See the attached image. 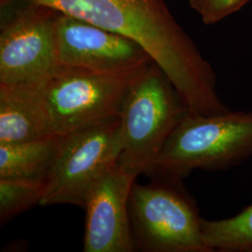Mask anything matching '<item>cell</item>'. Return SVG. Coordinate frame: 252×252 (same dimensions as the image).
Here are the masks:
<instances>
[{
  "label": "cell",
  "mask_w": 252,
  "mask_h": 252,
  "mask_svg": "<svg viewBox=\"0 0 252 252\" xmlns=\"http://www.w3.org/2000/svg\"><path fill=\"white\" fill-rule=\"evenodd\" d=\"M14 1L43 4L135 40L169 78L191 113L230 110L217 93L212 66L163 0H0V5Z\"/></svg>",
  "instance_id": "obj_1"
},
{
  "label": "cell",
  "mask_w": 252,
  "mask_h": 252,
  "mask_svg": "<svg viewBox=\"0 0 252 252\" xmlns=\"http://www.w3.org/2000/svg\"><path fill=\"white\" fill-rule=\"evenodd\" d=\"M149 65L124 72H99L59 64L38 82L19 88L36 100L49 135L63 137L120 116L127 93Z\"/></svg>",
  "instance_id": "obj_2"
},
{
  "label": "cell",
  "mask_w": 252,
  "mask_h": 252,
  "mask_svg": "<svg viewBox=\"0 0 252 252\" xmlns=\"http://www.w3.org/2000/svg\"><path fill=\"white\" fill-rule=\"evenodd\" d=\"M252 156V112H189L173 130L147 174L184 180L196 169L228 170Z\"/></svg>",
  "instance_id": "obj_3"
},
{
  "label": "cell",
  "mask_w": 252,
  "mask_h": 252,
  "mask_svg": "<svg viewBox=\"0 0 252 252\" xmlns=\"http://www.w3.org/2000/svg\"><path fill=\"white\" fill-rule=\"evenodd\" d=\"M189 112L165 73L156 63L150 64L122 106L118 164L135 178L147 176L173 130Z\"/></svg>",
  "instance_id": "obj_4"
},
{
  "label": "cell",
  "mask_w": 252,
  "mask_h": 252,
  "mask_svg": "<svg viewBox=\"0 0 252 252\" xmlns=\"http://www.w3.org/2000/svg\"><path fill=\"white\" fill-rule=\"evenodd\" d=\"M134 181L129 218L135 252H210L201 232L199 208L183 180L152 178Z\"/></svg>",
  "instance_id": "obj_5"
},
{
  "label": "cell",
  "mask_w": 252,
  "mask_h": 252,
  "mask_svg": "<svg viewBox=\"0 0 252 252\" xmlns=\"http://www.w3.org/2000/svg\"><path fill=\"white\" fill-rule=\"evenodd\" d=\"M121 118H110L62 137L46 176L42 207L74 205L84 208L91 191L119 162Z\"/></svg>",
  "instance_id": "obj_6"
},
{
  "label": "cell",
  "mask_w": 252,
  "mask_h": 252,
  "mask_svg": "<svg viewBox=\"0 0 252 252\" xmlns=\"http://www.w3.org/2000/svg\"><path fill=\"white\" fill-rule=\"evenodd\" d=\"M60 14L32 1L1 5L0 86L33 85L59 65L56 24Z\"/></svg>",
  "instance_id": "obj_7"
},
{
  "label": "cell",
  "mask_w": 252,
  "mask_h": 252,
  "mask_svg": "<svg viewBox=\"0 0 252 252\" xmlns=\"http://www.w3.org/2000/svg\"><path fill=\"white\" fill-rule=\"evenodd\" d=\"M56 47L59 64L99 72H124L154 63L135 40L62 12Z\"/></svg>",
  "instance_id": "obj_8"
},
{
  "label": "cell",
  "mask_w": 252,
  "mask_h": 252,
  "mask_svg": "<svg viewBox=\"0 0 252 252\" xmlns=\"http://www.w3.org/2000/svg\"><path fill=\"white\" fill-rule=\"evenodd\" d=\"M135 180L117 163L91 191L84 207L83 252H135L128 203Z\"/></svg>",
  "instance_id": "obj_9"
},
{
  "label": "cell",
  "mask_w": 252,
  "mask_h": 252,
  "mask_svg": "<svg viewBox=\"0 0 252 252\" xmlns=\"http://www.w3.org/2000/svg\"><path fill=\"white\" fill-rule=\"evenodd\" d=\"M50 136L35 98L19 87L0 86V144Z\"/></svg>",
  "instance_id": "obj_10"
},
{
  "label": "cell",
  "mask_w": 252,
  "mask_h": 252,
  "mask_svg": "<svg viewBox=\"0 0 252 252\" xmlns=\"http://www.w3.org/2000/svg\"><path fill=\"white\" fill-rule=\"evenodd\" d=\"M62 137L0 144V179H45L59 151Z\"/></svg>",
  "instance_id": "obj_11"
},
{
  "label": "cell",
  "mask_w": 252,
  "mask_h": 252,
  "mask_svg": "<svg viewBox=\"0 0 252 252\" xmlns=\"http://www.w3.org/2000/svg\"><path fill=\"white\" fill-rule=\"evenodd\" d=\"M204 243L210 252H250L252 249V204L229 219L201 220Z\"/></svg>",
  "instance_id": "obj_12"
},
{
  "label": "cell",
  "mask_w": 252,
  "mask_h": 252,
  "mask_svg": "<svg viewBox=\"0 0 252 252\" xmlns=\"http://www.w3.org/2000/svg\"><path fill=\"white\" fill-rule=\"evenodd\" d=\"M45 186V179H0V224L39 204Z\"/></svg>",
  "instance_id": "obj_13"
},
{
  "label": "cell",
  "mask_w": 252,
  "mask_h": 252,
  "mask_svg": "<svg viewBox=\"0 0 252 252\" xmlns=\"http://www.w3.org/2000/svg\"><path fill=\"white\" fill-rule=\"evenodd\" d=\"M250 0H199L194 10L205 24L211 25L242 8Z\"/></svg>",
  "instance_id": "obj_14"
},
{
  "label": "cell",
  "mask_w": 252,
  "mask_h": 252,
  "mask_svg": "<svg viewBox=\"0 0 252 252\" xmlns=\"http://www.w3.org/2000/svg\"><path fill=\"white\" fill-rule=\"evenodd\" d=\"M188 2H189V6L194 9L198 4L199 0H188Z\"/></svg>",
  "instance_id": "obj_15"
},
{
  "label": "cell",
  "mask_w": 252,
  "mask_h": 252,
  "mask_svg": "<svg viewBox=\"0 0 252 252\" xmlns=\"http://www.w3.org/2000/svg\"><path fill=\"white\" fill-rule=\"evenodd\" d=\"M252 252V250H251V252Z\"/></svg>",
  "instance_id": "obj_16"
}]
</instances>
